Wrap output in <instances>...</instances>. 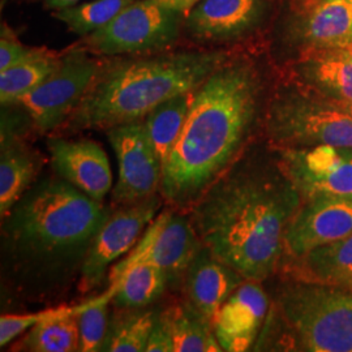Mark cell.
<instances>
[{
    "label": "cell",
    "mask_w": 352,
    "mask_h": 352,
    "mask_svg": "<svg viewBox=\"0 0 352 352\" xmlns=\"http://www.w3.org/2000/svg\"><path fill=\"white\" fill-rule=\"evenodd\" d=\"M273 0H201L184 20V36L197 47L217 49L260 30L270 17Z\"/></svg>",
    "instance_id": "9"
},
{
    "label": "cell",
    "mask_w": 352,
    "mask_h": 352,
    "mask_svg": "<svg viewBox=\"0 0 352 352\" xmlns=\"http://www.w3.org/2000/svg\"><path fill=\"white\" fill-rule=\"evenodd\" d=\"M37 153L32 151L1 123L0 151V214L1 219L11 212L28 189L32 187L38 173Z\"/></svg>",
    "instance_id": "19"
},
{
    "label": "cell",
    "mask_w": 352,
    "mask_h": 352,
    "mask_svg": "<svg viewBox=\"0 0 352 352\" xmlns=\"http://www.w3.org/2000/svg\"><path fill=\"white\" fill-rule=\"evenodd\" d=\"M333 50L338 51V52L343 54V55H346L347 58H350L352 60V41L351 42H349L347 45L342 46L340 49H333Z\"/></svg>",
    "instance_id": "36"
},
{
    "label": "cell",
    "mask_w": 352,
    "mask_h": 352,
    "mask_svg": "<svg viewBox=\"0 0 352 352\" xmlns=\"http://www.w3.org/2000/svg\"><path fill=\"white\" fill-rule=\"evenodd\" d=\"M279 164L304 200L352 197V148L317 145L279 149Z\"/></svg>",
    "instance_id": "12"
},
{
    "label": "cell",
    "mask_w": 352,
    "mask_h": 352,
    "mask_svg": "<svg viewBox=\"0 0 352 352\" xmlns=\"http://www.w3.org/2000/svg\"><path fill=\"white\" fill-rule=\"evenodd\" d=\"M302 196L278 161L241 157L190 209L202 245L247 280L263 282L285 253V235Z\"/></svg>",
    "instance_id": "1"
},
{
    "label": "cell",
    "mask_w": 352,
    "mask_h": 352,
    "mask_svg": "<svg viewBox=\"0 0 352 352\" xmlns=\"http://www.w3.org/2000/svg\"><path fill=\"white\" fill-rule=\"evenodd\" d=\"M154 1L162 4L167 8H171V10L187 14L201 0H154Z\"/></svg>",
    "instance_id": "33"
},
{
    "label": "cell",
    "mask_w": 352,
    "mask_h": 352,
    "mask_svg": "<svg viewBox=\"0 0 352 352\" xmlns=\"http://www.w3.org/2000/svg\"><path fill=\"white\" fill-rule=\"evenodd\" d=\"M135 0H93L52 12V17L63 23L72 33L85 37L109 24Z\"/></svg>",
    "instance_id": "28"
},
{
    "label": "cell",
    "mask_w": 352,
    "mask_h": 352,
    "mask_svg": "<svg viewBox=\"0 0 352 352\" xmlns=\"http://www.w3.org/2000/svg\"><path fill=\"white\" fill-rule=\"evenodd\" d=\"M285 235L294 258L352 234V197L318 196L304 200Z\"/></svg>",
    "instance_id": "15"
},
{
    "label": "cell",
    "mask_w": 352,
    "mask_h": 352,
    "mask_svg": "<svg viewBox=\"0 0 352 352\" xmlns=\"http://www.w3.org/2000/svg\"><path fill=\"white\" fill-rule=\"evenodd\" d=\"M245 279L202 247L184 278L188 302L212 322L219 308Z\"/></svg>",
    "instance_id": "18"
},
{
    "label": "cell",
    "mask_w": 352,
    "mask_h": 352,
    "mask_svg": "<svg viewBox=\"0 0 352 352\" xmlns=\"http://www.w3.org/2000/svg\"><path fill=\"white\" fill-rule=\"evenodd\" d=\"M160 312L154 308H122L110 318V327L101 351L144 352Z\"/></svg>",
    "instance_id": "27"
},
{
    "label": "cell",
    "mask_w": 352,
    "mask_h": 352,
    "mask_svg": "<svg viewBox=\"0 0 352 352\" xmlns=\"http://www.w3.org/2000/svg\"><path fill=\"white\" fill-rule=\"evenodd\" d=\"M193 93L195 90L170 98L144 118L146 133L162 166L184 128L193 101Z\"/></svg>",
    "instance_id": "26"
},
{
    "label": "cell",
    "mask_w": 352,
    "mask_h": 352,
    "mask_svg": "<svg viewBox=\"0 0 352 352\" xmlns=\"http://www.w3.org/2000/svg\"><path fill=\"white\" fill-rule=\"evenodd\" d=\"M161 208V199L153 195L141 201L122 205L110 213L93 240L80 269L82 291L96 289L115 260L133 248L144 230Z\"/></svg>",
    "instance_id": "11"
},
{
    "label": "cell",
    "mask_w": 352,
    "mask_h": 352,
    "mask_svg": "<svg viewBox=\"0 0 352 352\" xmlns=\"http://www.w3.org/2000/svg\"><path fill=\"white\" fill-rule=\"evenodd\" d=\"M296 260V278L352 292V234Z\"/></svg>",
    "instance_id": "22"
},
{
    "label": "cell",
    "mask_w": 352,
    "mask_h": 352,
    "mask_svg": "<svg viewBox=\"0 0 352 352\" xmlns=\"http://www.w3.org/2000/svg\"><path fill=\"white\" fill-rule=\"evenodd\" d=\"M46 50V47H32L24 45L16 34L11 26L7 23L1 24L0 33V72L25 62L30 58H34L41 52Z\"/></svg>",
    "instance_id": "30"
},
{
    "label": "cell",
    "mask_w": 352,
    "mask_h": 352,
    "mask_svg": "<svg viewBox=\"0 0 352 352\" xmlns=\"http://www.w3.org/2000/svg\"><path fill=\"white\" fill-rule=\"evenodd\" d=\"M232 55L219 49L167 50L103 59L85 97L64 128L109 129L142 120L179 94L193 91Z\"/></svg>",
    "instance_id": "4"
},
{
    "label": "cell",
    "mask_w": 352,
    "mask_h": 352,
    "mask_svg": "<svg viewBox=\"0 0 352 352\" xmlns=\"http://www.w3.org/2000/svg\"><path fill=\"white\" fill-rule=\"evenodd\" d=\"M264 82L250 59L231 56L193 93L188 118L162 166L161 193L190 208L231 167L260 115Z\"/></svg>",
    "instance_id": "2"
},
{
    "label": "cell",
    "mask_w": 352,
    "mask_h": 352,
    "mask_svg": "<svg viewBox=\"0 0 352 352\" xmlns=\"http://www.w3.org/2000/svg\"><path fill=\"white\" fill-rule=\"evenodd\" d=\"M102 62L101 56L77 43L64 51L55 72L17 106L24 109L33 126L41 132H51L63 126L85 97Z\"/></svg>",
    "instance_id": "8"
},
{
    "label": "cell",
    "mask_w": 352,
    "mask_h": 352,
    "mask_svg": "<svg viewBox=\"0 0 352 352\" xmlns=\"http://www.w3.org/2000/svg\"><path fill=\"white\" fill-rule=\"evenodd\" d=\"M55 309H46L28 315H3L0 317V346L6 347L23 333L52 315Z\"/></svg>",
    "instance_id": "31"
},
{
    "label": "cell",
    "mask_w": 352,
    "mask_h": 352,
    "mask_svg": "<svg viewBox=\"0 0 352 352\" xmlns=\"http://www.w3.org/2000/svg\"><path fill=\"white\" fill-rule=\"evenodd\" d=\"M278 309L299 350L352 352V292L295 279L280 286Z\"/></svg>",
    "instance_id": "5"
},
{
    "label": "cell",
    "mask_w": 352,
    "mask_h": 352,
    "mask_svg": "<svg viewBox=\"0 0 352 352\" xmlns=\"http://www.w3.org/2000/svg\"><path fill=\"white\" fill-rule=\"evenodd\" d=\"M113 289L109 287L98 298L84 302L78 314V351H101L110 327L109 305L113 302Z\"/></svg>",
    "instance_id": "29"
},
{
    "label": "cell",
    "mask_w": 352,
    "mask_h": 352,
    "mask_svg": "<svg viewBox=\"0 0 352 352\" xmlns=\"http://www.w3.org/2000/svg\"><path fill=\"white\" fill-rule=\"evenodd\" d=\"M146 352H174V342L160 316L151 330V337L146 344Z\"/></svg>",
    "instance_id": "32"
},
{
    "label": "cell",
    "mask_w": 352,
    "mask_h": 352,
    "mask_svg": "<svg viewBox=\"0 0 352 352\" xmlns=\"http://www.w3.org/2000/svg\"><path fill=\"white\" fill-rule=\"evenodd\" d=\"M266 132L278 149L317 145L352 148V118L327 98L302 89L282 90L269 102Z\"/></svg>",
    "instance_id": "6"
},
{
    "label": "cell",
    "mask_w": 352,
    "mask_h": 352,
    "mask_svg": "<svg viewBox=\"0 0 352 352\" xmlns=\"http://www.w3.org/2000/svg\"><path fill=\"white\" fill-rule=\"evenodd\" d=\"M285 36L300 54L340 49L352 41V0H289Z\"/></svg>",
    "instance_id": "14"
},
{
    "label": "cell",
    "mask_w": 352,
    "mask_h": 352,
    "mask_svg": "<svg viewBox=\"0 0 352 352\" xmlns=\"http://www.w3.org/2000/svg\"><path fill=\"white\" fill-rule=\"evenodd\" d=\"M82 307L84 302L75 307L56 308L52 315L28 330L17 350L32 352L78 351V314Z\"/></svg>",
    "instance_id": "24"
},
{
    "label": "cell",
    "mask_w": 352,
    "mask_h": 352,
    "mask_svg": "<svg viewBox=\"0 0 352 352\" xmlns=\"http://www.w3.org/2000/svg\"><path fill=\"white\" fill-rule=\"evenodd\" d=\"M47 148L56 175L90 199L103 202L113 186V174L100 144L91 140L54 138L47 141Z\"/></svg>",
    "instance_id": "16"
},
{
    "label": "cell",
    "mask_w": 352,
    "mask_h": 352,
    "mask_svg": "<svg viewBox=\"0 0 352 352\" xmlns=\"http://www.w3.org/2000/svg\"><path fill=\"white\" fill-rule=\"evenodd\" d=\"M184 20L186 13L154 0H135L109 24L81 38L78 45L101 58L173 50L184 36Z\"/></svg>",
    "instance_id": "7"
},
{
    "label": "cell",
    "mask_w": 352,
    "mask_h": 352,
    "mask_svg": "<svg viewBox=\"0 0 352 352\" xmlns=\"http://www.w3.org/2000/svg\"><path fill=\"white\" fill-rule=\"evenodd\" d=\"M109 287L115 291L113 302L116 308H145L164 295L168 279L162 269L149 261L120 263L111 272Z\"/></svg>",
    "instance_id": "21"
},
{
    "label": "cell",
    "mask_w": 352,
    "mask_h": 352,
    "mask_svg": "<svg viewBox=\"0 0 352 352\" xmlns=\"http://www.w3.org/2000/svg\"><path fill=\"white\" fill-rule=\"evenodd\" d=\"M202 247L190 219L180 213L164 212L148 227L136 250L122 263L149 261L162 269L168 286L177 287L184 282Z\"/></svg>",
    "instance_id": "13"
},
{
    "label": "cell",
    "mask_w": 352,
    "mask_h": 352,
    "mask_svg": "<svg viewBox=\"0 0 352 352\" xmlns=\"http://www.w3.org/2000/svg\"><path fill=\"white\" fill-rule=\"evenodd\" d=\"M16 1V0H14ZM17 1H24V3H30V1H42V0H17Z\"/></svg>",
    "instance_id": "37"
},
{
    "label": "cell",
    "mask_w": 352,
    "mask_h": 352,
    "mask_svg": "<svg viewBox=\"0 0 352 352\" xmlns=\"http://www.w3.org/2000/svg\"><path fill=\"white\" fill-rule=\"evenodd\" d=\"M110 213L62 177H45L3 218L6 251L26 277H64L77 266L81 269Z\"/></svg>",
    "instance_id": "3"
},
{
    "label": "cell",
    "mask_w": 352,
    "mask_h": 352,
    "mask_svg": "<svg viewBox=\"0 0 352 352\" xmlns=\"http://www.w3.org/2000/svg\"><path fill=\"white\" fill-rule=\"evenodd\" d=\"M329 101L334 103L342 111H344L352 118V101H333V100H329Z\"/></svg>",
    "instance_id": "35"
},
{
    "label": "cell",
    "mask_w": 352,
    "mask_h": 352,
    "mask_svg": "<svg viewBox=\"0 0 352 352\" xmlns=\"http://www.w3.org/2000/svg\"><path fill=\"white\" fill-rule=\"evenodd\" d=\"M258 283L245 279L214 317V333L222 351H247L256 340L269 308Z\"/></svg>",
    "instance_id": "17"
},
{
    "label": "cell",
    "mask_w": 352,
    "mask_h": 352,
    "mask_svg": "<svg viewBox=\"0 0 352 352\" xmlns=\"http://www.w3.org/2000/svg\"><path fill=\"white\" fill-rule=\"evenodd\" d=\"M160 318L173 338L174 352L222 351L213 322L188 300L167 307L160 312Z\"/></svg>",
    "instance_id": "23"
},
{
    "label": "cell",
    "mask_w": 352,
    "mask_h": 352,
    "mask_svg": "<svg viewBox=\"0 0 352 352\" xmlns=\"http://www.w3.org/2000/svg\"><path fill=\"white\" fill-rule=\"evenodd\" d=\"M106 132L119 166L113 201L126 205L155 195L161 187L162 162L151 145L144 119L111 126Z\"/></svg>",
    "instance_id": "10"
},
{
    "label": "cell",
    "mask_w": 352,
    "mask_h": 352,
    "mask_svg": "<svg viewBox=\"0 0 352 352\" xmlns=\"http://www.w3.org/2000/svg\"><path fill=\"white\" fill-rule=\"evenodd\" d=\"M62 54L46 50L25 62L12 65L0 72L1 106L17 104L30 91L38 88L55 72L62 62Z\"/></svg>",
    "instance_id": "25"
},
{
    "label": "cell",
    "mask_w": 352,
    "mask_h": 352,
    "mask_svg": "<svg viewBox=\"0 0 352 352\" xmlns=\"http://www.w3.org/2000/svg\"><path fill=\"white\" fill-rule=\"evenodd\" d=\"M43 7L49 11H59V10H64V8H69L74 7L76 4L80 3V0H42Z\"/></svg>",
    "instance_id": "34"
},
{
    "label": "cell",
    "mask_w": 352,
    "mask_h": 352,
    "mask_svg": "<svg viewBox=\"0 0 352 352\" xmlns=\"http://www.w3.org/2000/svg\"><path fill=\"white\" fill-rule=\"evenodd\" d=\"M295 74L309 90L320 91L327 100L352 101V60L338 51L302 52Z\"/></svg>",
    "instance_id": "20"
}]
</instances>
